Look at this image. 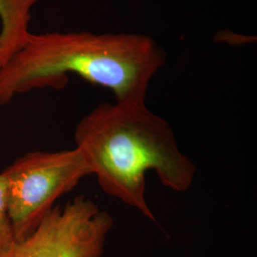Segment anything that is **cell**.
I'll return each mask as SVG.
<instances>
[{
    "label": "cell",
    "instance_id": "3",
    "mask_svg": "<svg viewBox=\"0 0 257 257\" xmlns=\"http://www.w3.org/2000/svg\"><path fill=\"white\" fill-rule=\"evenodd\" d=\"M2 174L7 181L8 208L16 242L29 237L55 206L91 170L78 148L36 151L20 156Z\"/></svg>",
    "mask_w": 257,
    "mask_h": 257
},
{
    "label": "cell",
    "instance_id": "4",
    "mask_svg": "<svg viewBox=\"0 0 257 257\" xmlns=\"http://www.w3.org/2000/svg\"><path fill=\"white\" fill-rule=\"evenodd\" d=\"M113 219L85 195L56 205L26 239L3 257H102Z\"/></svg>",
    "mask_w": 257,
    "mask_h": 257
},
{
    "label": "cell",
    "instance_id": "5",
    "mask_svg": "<svg viewBox=\"0 0 257 257\" xmlns=\"http://www.w3.org/2000/svg\"><path fill=\"white\" fill-rule=\"evenodd\" d=\"M39 0H0V69L31 34L32 10Z\"/></svg>",
    "mask_w": 257,
    "mask_h": 257
},
{
    "label": "cell",
    "instance_id": "1",
    "mask_svg": "<svg viewBox=\"0 0 257 257\" xmlns=\"http://www.w3.org/2000/svg\"><path fill=\"white\" fill-rule=\"evenodd\" d=\"M166 59L162 46L145 35L31 33L0 69V106L34 90H61L71 74L110 90L115 102H146Z\"/></svg>",
    "mask_w": 257,
    "mask_h": 257
},
{
    "label": "cell",
    "instance_id": "6",
    "mask_svg": "<svg viewBox=\"0 0 257 257\" xmlns=\"http://www.w3.org/2000/svg\"><path fill=\"white\" fill-rule=\"evenodd\" d=\"M16 239L10 219L8 208L7 181L4 175L0 174V257L12 248Z\"/></svg>",
    "mask_w": 257,
    "mask_h": 257
},
{
    "label": "cell",
    "instance_id": "2",
    "mask_svg": "<svg viewBox=\"0 0 257 257\" xmlns=\"http://www.w3.org/2000/svg\"><path fill=\"white\" fill-rule=\"evenodd\" d=\"M74 141L103 192L150 220L156 215L146 197L148 172L176 193L193 186L196 167L170 123L146 102L99 104L77 123Z\"/></svg>",
    "mask_w": 257,
    "mask_h": 257
}]
</instances>
